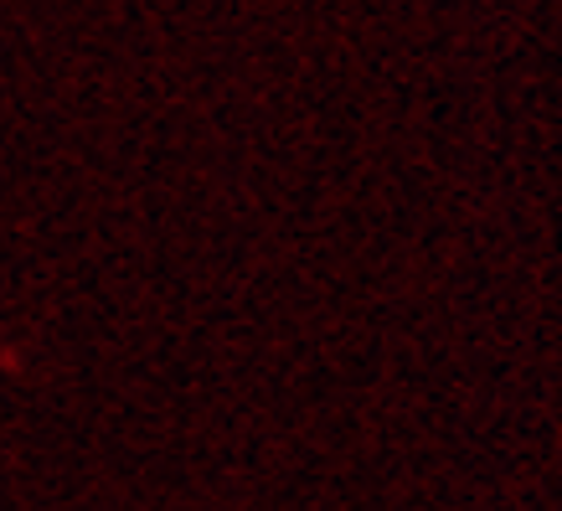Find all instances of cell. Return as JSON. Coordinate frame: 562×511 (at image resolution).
<instances>
[]
</instances>
